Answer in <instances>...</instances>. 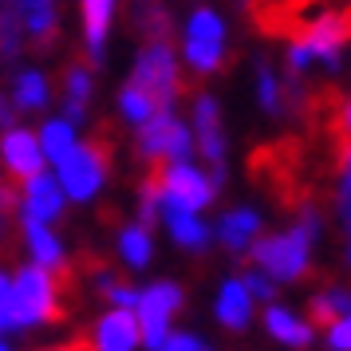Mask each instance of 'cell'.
<instances>
[{
	"label": "cell",
	"instance_id": "cell-39",
	"mask_svg": "<svg viewBox=\"0 0 351 351\" xmlns=\"http://www.w3.org/2000/svg\"><path fill=\"white\" fill-rule=\"evenodd\" d=\"M0 351H12V348H8V343H4V339H0Z\"/></svg>",
	"mask_w": 351,
	"mask_h": 351
},
{
	"label": "cell",
	"instance_id": "cell-7",
	"mask_svg": "<svg viewBox=\"0 0 351 351\" xmlns=\"http://www.w3.org/2000/svg\"><path fill=\"white\" fill-rule=\"evenodd\" d=\"M190 127L174 111H158L146 127H138V154L146 162H190Z\"/></svg>",
	"mask_w": 351,
	"mask_h": 351
},
{
	"label": "cell",
	"instance_id": "cell-30",
	"mask_svg": "<svg viewBox=\"0 0 351 351\" xmlns=\"http://www.w3.org/2000/svg\"><path fill=\"white\" fill-rule=\"evenodd\" d=\"M241 285H245V292H249L253 300H272V280L265 272H245Z\"/></svg>",
	"mask_w": 351,
	"mask_h": 351
},
{
	"label": "cell",
	"instance_id": "cell-32",
	"mask_svg": "<svg viewBox=\"0 0 351 351\" xmlns=\"http://www.w3.org/2000/svg\"><path fill=\"white\" fill-rule=\"evenodd\" d=\"M158 351H209V348L197 339V335H190V332H178V335L170 332V339H166Z\"/></svg>",
	"mask_w": 351,
	"mask_h": 351
},
{
	"label": "cell",
	"instance_id": "cell-4",
	"mask_svg": "<svg viewBox=\"0 0 351 351\" xmlns=\"http://www.w3.org/2000/svg\"><path fill=\"white\" fill-rule=\"evenodd\" d=\"M130 87H138L158 103V111H170L174 99L182 95V75H178V56L170 44H146L134 60Z\"/></svg>",
	"mask_w": 351,
	"mask_h": 351
},
{
	"label": "cell",
	"instance_id": "cell-2",
	"mask_svg": "<svg viewBox=\"0 0 351 351\" xmlns=\"http://www.w3.org/2000/svg\"><path fill=\"white\" fill-rule=\"evenodd\" d=\"M316 237H319V213L312 202H304L296 229L272 233V237H256L253 245L256 272H265L269 280H300L308 272V253H312Z\"/></svg>",
	"mask_w": 351,
	"mask_h": 351
},
{
	"label": "cell",
	"instance_id": "cell-25",
	"mask_svg": "<svg viewBox=\"0 0 351 351\" xmlns=\"http://www.w3.org/2000/svg\"><path fill=\"white\" fill-rule=\"evenodd\" d=\"M40 150L48 154L51 162H64L71 150H75V127L67 119H48L40 127Z\"/></svg>",
	"mask_w": 351,
	"mask_h": 351
},
{
	"label": "cell",
	"instance_id": "cell-6",
	"mask_svg": "<svg viewBox=\"0 0 351 351\" xmlns=\"http://www.w3.org/2000/svg\"><path fill=\"white\" fill-rule=\"evenodd\" d=\"M225 60V24L213 8H193L186 20V64L197 75L217 71Z\"/></svg>",
	"mask_w": 351,
	"mask_h": 351
},
{
	"label": "cell",
	"instance_id": "cell-15",
	"mask_svg": "<svg viewBox=\"0 0 351 351\" xmlns=\"http://www.w3.org/2000/svg\"><path fill=\"white\" fill-rule=\"evenodd\" d=\"M16 12L24 20V36L28 40H36L40 48L56 44V28H60L56 0H16Z\"/></svg>",
	"mask_w": 351,
	"mask_h": 351
},
{
	"label": "cell",
	"instance_id": "cell-18",
	"mask_svg": "<svg viewBox=\"0 0 351 351\" xmlns=\"http://www.w3.org/2000/svg\"><path fill=\"white\" fill-rule=\"evenodd\" d=\"M111 16H114V0H83V40H87V56L95 64L103 60V48H107Z\"/></svg>",
	"mask_w": 351,
	"mask_h": 351
},
{
	"label": "cell",
	"instance_id": "cell-29",
	"mask_svg": "<svg viewBox=\"0 0 351 351\" xmlns=\"http://www.w3.org/2000/svg\"><path fill=\"white\" fill-rule=\"evenodd\" d=\"M256 95H261V107L269 114L285 111V83L276 80V71L269 64H256Z\"/></svg>",
	"mask_w": 351,
	"mask_h": 351
},
{
	"label": "cell",
	"instance_id": "cell-28",
	"mask_svg": "<svg viewBox=\"0 0 351 351\" xmlns=\"http://www.w3.org/2000/svg\"><path fill=\"white\" fill-rule=\"evenodd\" d=\"M119 111H123V119H127V123L146 127V123L158 114V103L146 95V91H138V87H130V83H127V87L119 91Z\"/></svg>",
	"mask_w": 351,
	"mask_h": 351
},
{
	"label": "cell",
	"instance_id": "cell-37",
	"mask_svg": "<svg viewBox=\"0 0 351 351\" xmlns=\"http://www.w3.org/2000/svg\"><path fill=\"white\" fill-rule=\"evenodd\" d=\"M51 351H95V348L83 343V339H75V343H64V348H51Z\"/></svg>",
	"mask_w": 351,
	"mask_h": 351
},
{
	"label": "cell",
	"instance_id": "cell-36",
	"mask_svg": "<svg viewBox=\"0 0 351 351\" xmlns=\"http://www.w3.org/2000/svg\"><path fill=\"white\" fill-rule=\"evenodd\" d=\"M332 130H339V138H351V99L343 103V111H339V119L332 123Z\"/></svg>",
	"mask_w": 351,
	"mask_h": 351
},
{
	"label": "cell",
	"instance_id": "cell-40",
	"mask_svg": "<svg viewBox=\"0 0 351 351\" xmlns=\"http://www.w3.org/2000/svg\"><path fill=\"white\" fill-rule=\"evenodd\" d=\"M348 261H351V249H348Z\"/></svg>",
	"mask_w": 351,
	"mask_h": 351
},
{
	"label": "cell",
	"instance_id": "cell-35",
	"mask_svg": "<svg viewBox=\"0 0 351 351\" xmlns=\"http://www.w3.org/2000/svg\"><path fill=\"white\" fill-rule=\"evenodd\" d=\"M335 158H339V186H351V146H339Z\"/></svg>",
	"mask_w": 351,
	"mask_h": 351
},
{
	"label": "cell",
	"instance_id": "cell-22",
	"mask_svg": "<svg viewBox=\"0 0 351 351\" xmlns=\"http://www.w3.org/2000/svg\"><path fill=\"white\" fill-rule=\"evenodd\" d=\"M134 24H138V32H146L150 44H166L174 32V20L162 0H134Z\"/></svg>",
	"mask_w": 351,
	"mask_h": 351
},
{
	"label": "cell",
	"instance_id": "cell-13",
	"mask_svg": "<svg viewBox=\"0 0 351 351\" xmlns=\"http://www.w3.org/2000/svg\"><path fill=\"white\" fill-rule=\"evenodd\" d=\"M138 339H143V332H138L134 312L114 308V312H107V316L95 324V339H91V348L95 351H134L138 348Z\"/></svg>",
	"mask_w": 351,
	"mask_h": 351
},
{
	"label": "cell",
	"instance_id": "cell-14",
	"mask_svg": "<svg viewBox=\"0 0 351 351\" xmlns=\"http://www.w3.org/2000/svg\"><path fill=\"white\" fill-rule=\"evenodd\" d=\"M158 217L166 221V229H170V237L182 245V249H206L209 245V225L197 217V213H190V209H178V206H170V202H162V209H158Z\"/></svg>",
	"mask_w": 351,
	"mask_h": 351
},
{
	"label": "cell",
	"instance_id": "cell-1",
	"mask_svg": "<svg viewBox=\"0 0 351 351\" xmlns=\"http://www.w3.org/2000/svg\"><path fill=\"white\" fill-rule=\"evenodd\" d=\"M348 44H351V4L312 12L308 20H300V24L292 28V44H288V71L304 80V75H308V67H324L328 75H335Z\"/></svg>",
	"mask_w": 351,
	"mask_h": 351
},
{
	"label": "cell",
	"instance_id": "cell-9",
	"mask_svg": "<svg viewBox=\"0 0 351 351\" xmlns=\"http://www.w3.org/2000/svg\"><path fill=\"white\" fill-rule=\"evenodd\" d=\"M178 304H182V288L178 285H154L138 292L134 319H138V332H143L150 351H158L170 339V316L178 312Z\"/></svg>",
	"mask_w": 351,
	"mask_h": 351
},
{
	"label": "cell",
	"instance_id": "cell-27",
	"mask_svg": "<svg viewBox=\"0 0 351 351\" xmlns=\"http://www.w3.org/2000/svg\"><path fill=\"white\" fill-rule=\"evenodd\" d=\"M119 253H123V261H127L130 269H146V265H150L154 245H150L146 225H127V229L119 233Z\"/></svg>",
	"mask_w": 351,
	"mask_h": 351
},
{
	"label": "cell",
	"instance_id": "cell-23",
	"mask_svg": "<svg viewBox=\"0 0 351 351\" xmlns=\"http://www.w3.org/2000/svg\"><path fill=\"white\" fill-rule=\"evenodd\" d=\"M24 51V20L16 12V0H0V60L16 64Z\"/></svg>",
	"mask_w": 351,
	"mask_h": 351
},
{
	"label": "cell",
	"instance_id": "cell-16",
	"mask_svg": "<svg viewBox=\"0 0 351 351\" xmlns=\"http://www.w3.org/2000/svg\"><path fill=\"white\" fill-rule=\"evenodd\" d=\"M256 233H261V217H256V209H229L217 225V237L229 253H245V249H253L256 245Z\"/></svg>",
	"mask_w": 351,
	"mask_h": 351
},
{
	"label": "cell",
	"instance_id": "cell-31",
	"mask_svg": "<svg viewBox=\"0 0 351 351\" xmlns=\"http://www.w3.org/2000/svg\"><path fill=\"white\" fill-rule=\"evenodd\" d=\"M328 348L332 351H351V312L339 319V324L328 328Z\"/></svg>",
	"mask_w": 351,
	"mask_h": 351
},
{
	"label": "cell",
	"instance_id": "cell-8",
	"mask_svg": "<svg viewBox=\"0 0 351 351\" xmlns=\"http://www.w3.org/2000/svg\"><path fill=\"white\" fill-rule=\"evenodd\" d=\"M154 182H158V190H162V202H170L178 209H190V213L206 209L213 202V193H217V182L209 174H202L197 166H190V162L162 166V174Z\"/></svg>",
	"mask_w": 351,
	"mask_h": 351
},
{
	"label": "cell",
	"instance_id": "cell-10",
	"mask_svg": "<svg viewBox=\"0 0 351 351\" xmlns=\"http://www.w3.org/2000/svg\"><path fill=\"white\" fill-rule=\"evenodd\" d=\"M193 130H197V146L202 154L213 162V182L225 174V130H221V107L213 95H197L193 103Z\"/></svg>",
	"mask_w": 351,
	"mask_h": 351
},
{
	"label": "cell",
	"instance_id": "cell-19",
	"mask_svg": "<svg viewBox=\"0 0 351 351\" xmlns=\"http://www.w3.org/2000/svg\"><path fill=\"white\" fill-rule=\"evenodd\" d=\"M265 324H269L272 339H280V343H288V348H308V343H312V324H304V319L296 316V312H288V308L269 304Z\"/></svg>",
	"mask_w": 351,
	"mask_h": 351
},
{
	"label": "cell",
	"instance_id": "cell-17",
	"mask_svg": "<svg viewBox=\"0 0 351 351\" xmlns=\"http://www.w3.org/2000/svg\"><path fill=\"white\" fill-rule=\"evenodd\" d=\"M20 229H24V241H28V249H32V261L40 265V269H64V245H60V237L51 233L48 225L32 221V217H24L20 213Z\"/></svg>",
	"mask_w": 351,
	"mask_h": 351
},
{
	"label": "cell",
	"instance_id": "cell-12",
	"mask_svg": "<svg viewBox=\"0 0 351 351\" xmlns=\"http://www.w3.org/2000/svg\"><path fill=\"white\" fill-rule=\"evenodd\" d=\"M0 158H4V166L12 170L16 178H36L44 174V150H40V138H36L32 130H8V134H0Z\"/></svg>",
	"mask_w": 351,
	"mask_h": 351
},
{
	"label": "cell",
	"instance_id": "cell-26",
	"mask_svg": "<svg viewBox=\"0 0 351 351\" xmlns=\"http://www.w3.org/2000/svg\"><path fill=\"white\" fill-rule=\"evenodd\" d=\"M12 103L24 111H40L48 103V80L40 71H16L12 80Z\"/></svg>",
	"mask_w": 351,
	"mask_h": 351
},
{
	"label": "cell",
	"instance_id": "cell-20",
	"mask_svg": "<svg viewBox=\"0 0 351 351\" xmlns=\"http://www.w3.org/2000/svg\"><path fill=\"white\" fill-rule=\"evenodd\" d=\"M253 316V296L245 292L241 280H225L221 292H217V319L225 328H245Z\"/></svg>",
	"mask_w": 351,
	"mask_h": 351
},
{
	"label": "cell",
	"instance_id": "cell-11",
	"mask_svg": "<svg viewBox=\"0 0 351 351\" xmlns=\"http://www.w3.org/2000/svg\"><path fill=\"white\" fill-rule=\"evenodd\" d=\"M20 213L24 217H32L40 225H51L60 213H64V190H60V178L51 174H36L24 182V190H20Z\"/></svg>",
	"mask_w": 351,
	"mask_h": 351
},
{
	"label": "cell",
	"instance_id": "cell-38",
	"mask_svg": "<svg viewBox=\"0 0 351 351\" xmlns=\"http://www.w3.org/2000/svg\"><path fill=\"white\" fill-rule=\"evenodd\" d=\"M4 213H8V190L0 186V221H4Z\"/></svg>",
	"mask_w": 351,
	"mask_h": 351
},
{
	"label": "cell",
	"instance_id": "cell-24",
	"mask_svg": "<svg viewBox=\"0 0 351 351\" xmlns=\"http://www.w3.org/2000/svg\"><path fill=\"white\" fill-rule=\"evenodd\" d=\"M351 312V288L343 285H328V288H319L316 296H312V319L316 324H339V319Z\"/></svg>",
	"mask_w": 351,
	"mask_h": 351
},
{
	"label": "cell",
	"instance_id": "cell-21",
	"mask_svg": "<svg viewBox=\"0 0 351 351\" xmlns=\"http://www.w3.org/2000/svg\"><path fill=\"white\" fill-rule=\"evenodd\" d=\"M87 99H91V71L83 64H71L64 75V119L71 127L87 114Z\"/></svg>",
	"mask_w": 351,
	"mask_h": 351
},
{
	"label": "cell",
	"instance_id": "cell-3",
	"mask_svg": "<svg viewBox=\"0 0 351 351\" xmlns=\"http://www.w3.org/2000/svg\"><path fill=\"white\" fill-rule=\"evenodd\" d=\"M64 316L60 308V285L51 280L48 269L28 265L12 276V296L0 300V332H16V328H40Z\"/></svg>",
	"mask_w": 351,
	"mask_h": 351
},
{
	"label": "cell",
	"instance_id": "cell-33",
	"mask_svg": "<svg viewBox=\"0 0 351 351\" xmlns=\"http://www.w3.org/2000/svg\"><path fill=\"white\" fill-rule=\"evenodd\" d=\"M16 103H12V95H4V91H0V130H4V134H8V130H16Z\"/></svg>",
	"mask_w": 351,
	"mask_h": 351
},
{
	"label": "cell",
	"instance_id": "cell-5",
	"mask_svg": "<svg viewBox=\"0 0 351 351\" xmlns=\"http://www.w3.org/2000/svg\"><path fill=\"white\" fill-rule=\"evenodd\" d=\"M107 166H111V154H107V138H95V143H75V150L60 162V190L75 202H91L103 182H107Z\"/></svg>",
	"mask_w": 351,
	"mask_h": 351
},
{
	"label": "cell",
	"instance_id": "cell-34",
	"mask_svg": "<svg viewBox=\"0 0 351 351\" xmlns=\"http://www.w3.org/2000/svg\"><path fill=\"white\" fill-rule=\"evenodd\" d=\"M335 209H339V221L351 229V186H339V193H335Z\"/></svg>",
	"mask_w": 351,
	"mask_h": 351
}]
</instances>
